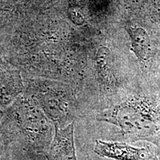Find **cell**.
I'll return each instance as SVG.
<instances>
[{
	"instance_id": "cell-8",
	"label": "cell",
	"mask_w": 160,
	"mask_h": 160,
	"mask_svg": "<svg viewBox=\"0 0 160 160\" xmlns=\"http://www.w3.org/2000/svg\"><path fill=\"white\" fill-rule=\"evenodd\" d=\"M150 160H159V159H158V158H157V156L156 155V153H153V155L152 156L151 159H150Z\"/></svg>"
},
{
	"instance_id": "cell-9",
	"label": "cell",
	"mask_w": 160,
	"mask_h": 160,
	"mask_svg": "<svg viewBox=\"0 0 160 160\" xmlns=\"http://www.w3.org/2000/svg\"><path fill=\"white\" fill-rule=\"evenodd\" d=\"M3 115H4V113L1 111H0V123H1L2 119V117H3Z\"/></svg>"
},
{
	"instance_id": "cell-1",
	"label": "cell",
	"mask_w": 160,
	"mask_h": 160,
	"mask_svg": "<svg viewBox=\"0 0 160 160\" xmlns=\"http://www.w3.org/2000/svg\"><path fill=\"white\" fill-rule=\"evenodd\" d=\"M52 122L36 103L18 102L4 113L0 134L6 142H15L24 149L44 153L54 137Z\"/></svg>"
},
{
	"instance_id": "cell-6",
	"label": "cell",
	"mask_w": 160,
	"mask_h": 160,
	"mask_svg": "<svg viewBox=\"0 0 160 160\" xmlns=\"http://www.w3.org/2000/svg\"><path fill=\"white\" fill-rule=\"evenodd\" d=\"M133 50L138 59L142 63H146L150 56V37L142 28H130L128 29Z\"/></svg>"
},
{
	"instance_id": "cell-5",
	"label": "cell",
	"mask_w": 160,
	"mask_h": 160,
	"mask_svg": "<svg viewBox=\"0 0 160 160\" xmlns=\"http://www.w3.org/2000/svg\"><path fill=\"white\" fill-rule=\"evenodd\" d=\"M99 53L97 63L98 78L103 88L106 90H111L116 84L112 60L109 52L106 49H103V51H99Z\"/></svg>"
},
{
	"instance_id": "cell-2",
	"label": "cell",
	"mask_w": 160,
	"mask_h": 160,
	"mask_svg": "<svg viewBox=\"0 0 160 160\" xmlns=\"http://www.w3.org/2000/svg\"><path fill=\"white\" fill-rule=\"evenodd\" d=\"M97 119L117 126L130 142L142 140L160 146V103L153 98H131L100 112Z\"/></svg>"
},
{
	"instance_id": "cell-7",
	"label": "cell",
	"mask_w": 160,
	"mask_h": 160,
	"mask_svg": "<svg viewBox=\"0 0 160 160\" xmlns=\"http://www.w3.org/2000/svg\"><path fill=\"white\" fill-rule=\"evenodd\" d=\"M0 160H10V157L6 149V142L0 134Z\"/></svg>"
},
{
	"instance_id": "cell-4",
	"label": "cell",
	"mask_w": 160,
	"mask_h": 160,
	"mask_svg": "<svg viewBox=\"0 0 160 160\" xmlns=\"http://www.w3.org/2000/svg\"><path fill=\"white\" fill-rule=\"evenodd\" d=\"M55 133L49 148L44 153L47 160H77L74 146V122L65 128L54 126Z\"/></svg>"
},
{
	"instance_id": "cell-3",
	"label": "cell",
	"mask_w": 160,
	"mask_h": 160,
	"mask_svg": "<svg viewBox=\"0 0 160 160\" xmlns=\"http://www.w3.org/2000/svg\"><path fill=\"white\" fill-rule=\"evenodd\" d=\"M93 151L99 157L115 160H150L155 153L146 148H136L125 142L101 139L96 141Z\"/></svg>"
}]
</instances>
